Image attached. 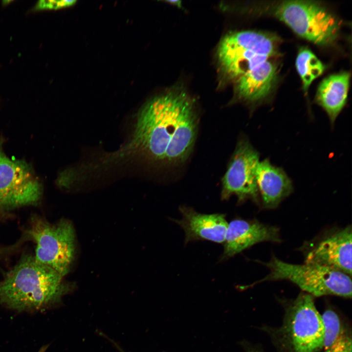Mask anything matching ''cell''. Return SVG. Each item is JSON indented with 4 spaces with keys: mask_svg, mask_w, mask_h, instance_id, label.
<instances>
[{
    "mask_svg": "<svg viewBox=\"0 0 352 352\" xmlns=\"http://www.w3.org/2000/svg\"><path fill=\"white\" fill-rule=\"evenodd\" d=\"M324 326V352H352L351 333L331 309L322 315Z\"/></svg>",
    "mask_w": 352,
    "mask_h": 352,
    "instance_id": "2e32d148",
    "label": "cell"
},
{
    "mask_svg": "<svg viewBox=\"0 0 352 352\" xmlns=\"http://www.w3.org/2000/svg\"><path fill=\"white\" fill-rule=\"evenodd\" d=\"M169 2H171V3L172 4H175V5L177 6L178 7H181V1H179V0H170V1H169Z\"/></svg>",
    "mask_w": 352,
    "mask_h": 352,
    "instance_id": "ffe728a7",
    "label": "cell"
},
{
    "mask_svg": "<svg viewBox=\"0 0 352 352\" xmlns=\"http://www.w3.org/2000/svg\"><path fill=\"white\" fill-rule=\"evenodd\" d=\"M47 348H48L47 345H46L43 346L40 349V350L38 351V352H45L47 350Z\"/></svg>",
    "mask_w": 352,
    "mask_h": 352,
    "instance_id": "44dd1931",
    "label": "cell"
},
{
    "mask_svg": "<svg viewBox=\"0 0 352 352\" xmlns=\"http://www.w3.org/2000/svg\"><path fill=\"white\" fill-rule=\"evenodd\" d=\"M264 242H281L279 228L256 220L233 219L228 223L221 259L232 258L253 245Z\"/></svg>",
    "mask_w": 352,
    "mask_h": 352,
    "instance_id": "8fae6325",
    "label": "cell"
},
{
    "mask_svg": "<svg viewBox=\"0 0 352 352\" xmlns=\"http://www.w3.org/2000/svg\"><path fill=\"white\" fill-rule=\"evenodd\" d=\"M296 66L305 92L312 81L321 75L324 70L322 62L310 50L306 48L299 52Z\"/></svg>",
    "mask_w": 352,
    "mask_h": 352,
    "instance_id": "e0dca14e",
    "label": "cell"
},
{
    "mask_svg": "<svg viewBox=\"0 0 352 352\" xmlns=\"http://www.w3.org/2000/svg\"><path fill=\"white\" fill-rule=\"evenodd\" d=\"M27 236L36 243L35 259L60 273L63 277L69 271L75 250L73 226L62 219L50 223L38 215L32 217Z\"/></svg>",
    "mask_w": 352,
    "mask_h": 352,
    "instance_id": "8992f818",
    "label": "cell"
},
{
    "mask_svg": "<svg viewBox=\"0 0 352 352\" xmlns=\"http://www.w3.org/2000/svg\"><path fill=\"white\" fill-rule=\"evenodd\" d=\"M63 277L34 256L24 254L0 281V305L18 313L54 308L71 289Z\"/></svg>",
    "mask_w": 352,
    "mask_h": 352,
    "instance_id": "7a4b0ae2",
    "label": "cell"
},
{
    "mask_svg": "<svg viewBox=\"0 0 352 352\" xmlns=\"http://www.w3.org/2000/svg\"><path fill=\"white\" fill-rule=\"evenodd\" d=\"M269 270L263 279L253 285L266 281L286 280L312 296L335 295L352 297L351 276L319 265L304 263L296 264L285 262L272 255L269 262H260Z\"/></svg>",
    "mask_w": 352,
    "mask_h": 352,
    "instance_id": "277c9868",
    "label": "cell"
},
{
    "mask_svg": "<svg viewBox=\"0 0 352 352\" xmlns=\"http://www.w3.org/2000/svg\"><path fill=\"white\" fill-rule=\"evenodd\" d=\"M349 81V73L343 72L326 78L318 88L315 102L326 111L332 126L346 103Z\"/></svg>",
    "mask_w": 352,
    "mask_h": 352,
    "instance_id": "9a60e30c",
    "label": "cell"
},
{
    "mask_svg": "<svg viewBox=\"0 0 352 352\" xmlns=\"http://www.w3.org/2000/svg\"><path fill=\"white\" fill-rule=\"evenodd\" d=\"M120 351L122 352H125V351H123V350H120Z\"/></svg>",
    "mask_w": 352,
    "mask_h": 352,
    "instance_id": "7402d4cb",
    "label": "cell"
},
{
    "mask_svg": "<svg viewBox=\"0 0 352 352\" xmlns=\"http://www.w3.org/2000/svg\"><path fill=\"white\" fill-rule=\"evenodd\" d=\"M352 236L351 225L325 230L301 247L304 263L319 265L351 276Z\"/></svg>",
    "mask_w": 352,
    "mask_h": 352,
    "instance_id": "30bf717a",
    "label": "cell"
},
{
    "mask_svg": "<svg viewBox=\"0 0 352 352\" xmlns=\"http://www.w3.org/2000/svg\"><path fill=\"white\" fill-rule=\"evenodd\" d=\"M271 13L300 36L320 45L336 39V18L320 4L308 0H286L275 4Z\"/></svg>",
    "mask_w": 352,
    "mask_h": 352,
    "instance_id": "52a82bcc",
    "label": "cell"
},
{
    "mask_svg": "<svg viewBox=\"0 0 352 352\" xmlns=\"http://www.w3.org/2000/svg\"><path fill=\"white\" fill-rule=\"evenodd\" d=\"M276 77L277 67L267 60L233 83L240 99L249 103L257 104L269 95Z\"/></svg>",
    "mask_w": 352,
    "mask_h": 352,
    "instance_id": "5bb4252c",
    "label": "cell"
},
{
    "mask_svg": "<svg viewBox=\"0 0 352 352\" xmlns=\"http://www.w3.org/2000/svg\"><path fill=\"white\" fill-rule=\"evenodd\" d=\"M75 0H40L36 8L41 9H58L67 7L73 4Z\"/></svg>",
    "mask_w": 352,
    "mask_h": 352,
    "instance_id": "ac0fdd59",
    "label": "cell"
},
{
    "mask_svg": "<svg viewBox=\"0 0 352 352\" xmlns=\"http://www.w3.org/2000/svg\"><path fill=\"white\" fill-rule=\"evenodd\" d=\"M244 348L247 352H262L258 348H254V347L246 344H245Z\"/></svg>",
    "mask_w": 352,
    "mask_h": 352,
    "instance_id": "d6986e66",
    "label": "cell"
},
{
    "mask_svg": "<svg viewBox=\"0 0 352 352\" xmlns=\"http://www.w3.org/2000/svg\"><path fill=\"white\" fill-rule=\"evenodd\" d=\"M198 127L194 102L184 91L157 96L138 112L129 140L103 156L102 163L106 167L137 157L164 164L182 163L192 152Z\"/></svg>",
    "mask_w": 352,
    "mask_h": 352,
    "instance_id": "6da1fadb",
    "label": "cell"
},
{
    "mask_svg": "<svg viewBox=\"0 0 352 352\" xmlns=\"http://www.w3.org/2000/svg\"><path fill=\"white\" fill-rule=\"evenodd\" d=\"M42 194L30 166L24 160L9 158L0 146V208L9 210L36 205Z\"/></svg>",
    "mask_w": 352,
    "mask_h": 352,
    "instance_id": "ba28073f",
    "label": "cell"
},
{
    "mask_svg": "<svg viewBox=\"0 0 352 352\" xmlns=\"http://www.w3.org/2000/svg\"><path fill=\"white\" fill-rule=\"evenodd\" d=\"M180 220H173L184 230V242L205 240L223 243L228 226L225 215L220 213L201 214L185 206L179 208Z\"/></svg>",
    "mask_w": 352,
    "mask_h": 352,
    "instance_id": "7c38bea8",
    "label": "cell"
},
{
    "mask_svg": "<svg viewBox=\"0 0 352 352\" xmlns=\"http://www.w3.org/2000/svg\"><path fill=\"white\" fill-rule=\"evenodd\" d=\"M259 159V152L249 141L246 137L241 138L222 179V200H227L235 195L239 203L251 199L260 204L256 181Z\"/></svg>",
    "mask_w": 352,
    "mask_h": 352,
    "instance_id": "9c48e42d",
    "label": "cell"
},
{
    "mask_svg": "<svg viewBox=\"0 0 352 352\" xmlns=\"http://www.w3.org/2000/svg\"><path fill=\"white\" fill-rule=\"evenodd\" d=\"M277 44L274 37L262 32L230 33L221 40L217 50L220 68L234 83L274 55Z\"/></svg>",
    "mask_w": 352,
    "mask_h": 352,
    "instance_id": "5b68a950",
    "label": "cell"
},
{
    "mask_svg": "<svg viewBox=\"0 0 352 352\" xmlns=\"http://www.w3.org/2000/svg\"><path fill=\"white\" fill-rule=\"evenodd\" d=\"M313 296L300 293L287 308L281 326L271 332L280 352H318L324 326Z\"/></svg>",
    "mask_w": 352,
    "mask_h": 352,
    "instance_id": "3957f363",
    "label": "cell"
},
{
    "mask_svg": "<svg viewBox=\"0 0 352 352\" xmlns=\"http://www.w3.org/2000/svg\"><path fill=\"white\" fill-rule=\"evenodd\" d=\"M256 181L260 199L264 209L277 207L293 191L292 181L284 169L273 165L267 158L258 164Z\"/></svg>",
    "mask_w": 352,
    "mask_h": 352,
    "instance_id": "4fadbf2b",
    "label": "cell"
}]
</instances>
